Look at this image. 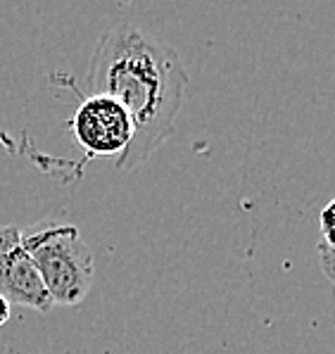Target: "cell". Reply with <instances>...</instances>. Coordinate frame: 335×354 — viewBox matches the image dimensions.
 <instances>
[{
	"mask_svg": "<svg viewBox=\"0 0 335 354\" xmlns=\"http://www.w3.org/2000/svg\"><path fill=\"white\" fill-rule=\"evenodd\" d=\"M88 95L117 100L133 122V140L115 160L119 171H133L150 160L176 131V117L186 97L188 72L164 38L131 21L100 36L88 64Z\"/></svg>",
	"mask_w": 335,
	"mask_h": 354,
	"instance_id": "6da1fadb",
	"label": "cell"
},
{
	"mask_svg": "<svg viewBox=\"0 0 335 354\" xmlns=\"http://www.w3.org/2000/svg\"><path fill=\"white\" fill-rule=\"evenodd\" d=\"M69 133L86 157H122L133 140V122L117 100L86 95L69 119Z\"/></svg>",
	"mask_w": 335,
	"mask_h": 354,
	"instance_id": "3957f363",
	"label": "cell"
},
{
	"mask_svg": "<svg viewBox=\"0 0 335 354\" xmlns=\"http://www.w3.org/2000/svg\"><path fill=\"white\" fill-rule=\"evenodd\" d=\"M0 295L10 304L50 312V295L43 288L34 259L21 245V231L17 226H0Z\"/></svg>",
	"mask_w": 335,
	"mask_h": 354,
	"instance_id": "277c9868",
	"label": "cell"
},
{
	"mask_svg": "<svg viewBox=\"0 0 335 354\" xmlns=\"http://www.w3.org/2000/svg\"><path fill=\"white\" fill-rule=\"evenodd\" d=\"M333 212H335V205L328 203L323 207L321 216H318V221H321V231H323V241L326 243H333Z\"/></svg>",
	"mask_w": 335,
	"mask_h": 354,
	"instance_id": "5b68a950",
	"label": "cell"
},
{
	"mask_svg": "<svg viewBox=\"0 0 335 354\" xmlns=\"http://www.w3.org/2000/svg\"><path fill=\"white\" fill-rule=\"evenodd\" d=\"M21 245L34 259L52 304L74 307L93 286V254L77 226L43 219L21 233Z\"/></svg>",
	"mask_w": 335,
	"mask_h": 354,
	"instance_id": "7a4b0ae2",
	"label": "cell"
},
{
	"mask_svg": "<svg viewBox=\"0 0 335 354\" xmlns=\"http://www.w3.org/2000/svg\"><path fill=\"white\" fill-rule=\"evenodd\" d=\"M318 252H321V259H323V271H326L328 279H333V243L323 241Z\"/></svg>",
	"mask_w": 335,
	"mask_h": 354,
	"instance_id": "8992f818",
	"label": "cell"
},
{
	"mask_svg": "<svg viewBox=\"0 0 335 354\" xmlns=\"http://www.w3.org/2000/svg\"><path fill=\"white\" fill-rule=\"evenodd\" d=\"M10 309H12V307H10V302H8V299H5L3 295H0V326L8 324V319H10Z\"/></svg>",
	"mask_w": 335,
	"mask_h": 354,
	"instance_id": "52a82bcc",
	"label": "cell"
}]
</instances>
